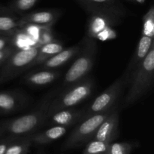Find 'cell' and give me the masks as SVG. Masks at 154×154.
<instances>
[{"label":"cell","mask_w":154,"mask_h":154,"mask_svg":"<svg viewBox=\"0 0 154 154\" xmlns=\"http://www.w3.org/2000/svg\"><path fill=\"white\" fill-rule=\"evenodd\" d=\"M110 143L92 139L87 144L83 154H108Z\"/></svg>","instance_id":"7402d4cb"},{"label":"cell","mask_w":154,"mask_h":154,"mask_svg":"<svg viewBox=\"0 0 154 154\" xmlns=\"http://www.w3.org/2000/svg\"><path fill=\"white\" fill-rule=\"evenodd\" d=\"M129 84V79L123 72L120 78L117 79L111 85L99 95L88 107L83 110V116L80 122L97 113L111 110L121 95L123 88Z\"/></svg>","instance_id":"8992f818"},{"label":"cell","mask_w":154,"mask_h":154,"mask_svg":"<svg viewBox=\"0 0 154 154\" xmlns=\"http://www.w3.org/2000/svg\"><path fill=\"white\" fill-rule=\"evenodd\" d=\"M11 139H6L3 141L0 142V154H5L8 146L11 143Z\"/></svg>","instance_id":"4316f807"},{"label":"cell","mask_w":154,"mask_h":154,"mask_svg":"<svg viewBox=\"0 0 154 154\" xmlns=\"http://www.w3.org/2000/svg\"><path fill=\"white\" fill-rule=\"evenodd\" d=\"M15 51H17V49L14 46H9L0 51V65L2 64L8 58L9 56Z\"/></svg>","instance_id":"d4e9b609"},{"label":"cell","mask_w":154,"mask_h":154,"mask_svg":"<svg viewBox=\"0 0 154 154\" xmlns=\"http://www.w3.org/2000/svg\"><path fill=\"white\" fill-rule=\"evenodd\" d=\"M88 13H100L117 18H124L125 8L118 0H76Z\"/></svg>","instance_id":"9c48e42d"},{"label":"cell","mask_w":154,"mask_h":154,"mask_svg":"<svg viewBox=\"0 0 154 154\" xmlns=\"http://www.w3.org/2000/svg\"><path fill=\"white\" fill-rule=\"evenodd\" d=\"M114 109V107H113L111 110L95 114L78 122L63 143L62 149L68 150L78 147L91 140L99 125Z\"/></svg>","instance_id":"5b68a950"},{"label":"cell","mask_w":154,"mask_h":154,"mask_svg":"<svg viewBox=\"0 0 154 154\" xmlns=\"http://www.w3.org/2000/svg\"><path fill=\"white\" fill-rule=\"evenodd\" d=\"M133 145L128 142L111 143L108 154H130Z\"/></svg>","instance_id":"cb8c5ba5"},{"label":"cell","mask_w":154,"mask_h":154,"mask_svg":"<svg viewBox=\"0 0 154 154\" xmlns=\"http://www.w3.org/2000/svg\"><path fill=\"white\" fill-rule=\"evenodd\" d=\"M128 1L132 2L138 3V4H144L145 0H128Z\"/></svg>","instance_id":"83f0119b"},{"label":"cell","mask_w":154,"mask_h":154,"mask_svg":"<svg viewBox=\"0 0 154 154\" xmlns=\"http://www.w3.org/2000/svg\"><path fill=\"white\" fill-rule=\"evenodd\" d=\"M87 35L91 39L110 41L117 38V33L113 27L121 22V19L100 13H89Z\"/></svg>","instance_id":"ba28073f"},{"label":"cell","mask_w":154,"mask_h":154,"mask_svg":"<svg viewBox=\"0 0 154 154\" xmlns=\"http://www.w3.org/2000/svg\"><path fill=\"white\" fill-rule=\"evenodd\" d=\"M81 42L76 45L70 47V48L63 49L61 51L52 56L49 59L42 63L41 69H51L54 68L60 67L63 65L66 64L67 62L72 60L75 55H78L80 49H81Z\"/></svg>","instance_id":"5bb4252c"},{"label":"cell","mask_w":154,"mask_h":154,"mask_svg":"<svg viewBox=\"0 0 154 154\" xmlns=\"http://www.w3.org/2000/svg\"><path fill=\"white\" fill-rule=\"evenodd\" d=\"M0 34H1V33H0ZM0 36H1V35H0Z\"/></svg>","instance_id":"f546056e"},{"label":"cell","mask_w":154,"mask_h":154,"mask_svg":"<svg viewBox=\"0 0 154 154\" xmlns=\"http://www.w3.org/2000/svg\"><path fill=\"white\" fill-rule=\"evenodd\" d=\"M41 45H34L26 49L17 50L3 63L0 70V82L12 79L23 71L29 69L38 53Z\"/></svg>","instance_id":"52a82bcc"},{"label":"cell","mask_w":154,"mask_h":154,"mask_svg":"<svg viewBox=\"0 0 154 154\" xmlns=\"http://www.w3.org/2000/svg\"><path fill=\"white\" fill-rule=\"evenodd\" d=\"M96 53L97 43L96 39L84 36L81 42V49L78 54V57L65 75L62 84L63 90L88 76L89 72L94 64Z\"/></svg>","instance_id":"3957f363"},{"label":"cell","mask_w":154,"mask_h":154,"mask_svg":"<svg viewBox=\"0 0 154 154\" xmlns=\"http://www.w3.org/2000/svg\"><path fill=\"white\" fill-rule=\"evenodd\" d=\"M153 43V38L141 36V39L138 41L135 52H134L129 64H128L126 69H125L124 73L127 76L128 79H129V82L132 74L134 73L137 67L139 66L140 63L145 58L147 53L150 51V47L152 46Z\"/></svg>","instance_id":"7c38bea8"},{"label":"cell","mask_w":154,"mask_h":154,"mask_svg":"<svg viewBox=\"0 0 154 154\" xmlns=\"http://www.w3.org/2000/svg\"><path fill=\"white\" fill-rule=\"evenodd\" d=\"M9 46H13V45H12V36L0 37V51Z\"/></svg>","instance_id":"484cf974"},{"label":"cell","mask_w":154,"mask_h":154,"mask_svg":"<svg viewBox=\"0 0 154 154\" xmlns=\"http://www.w3.org/2000/svg\"><path fill=\"white\" fill-rule=\"evenodd\" d=\"M82 116L83 110L69 108L54 113L47 121H48L50 125L69 128L72 125L78 123Z\"/></svg>","instance_id":"4fadbf2b"},{"label":"cell","mask_w":154,"mask_h":154,"mask_svg":"<svg viewBox=\"0 0 154 154\" xmlns=\"http://www.w3.org/2000/svg\"><path fill=\"white\" fill-rule=\"evenodd\" d=\"M57 91H51L45 97L38 107L27 114L7 121L2 125V131H6L12 136H29L46 122L48 107Z\"/></svg>","instance_id":"6da1fadb"},{"label":"cell","mask_w":154,"mask_h":154,"mask_svg":"<svg viewBox=\"0 0 154 154\" xmlns=\"http://www.w3.org/2000/svg\"><path fill=\"white\" fill-rule=\"evenodd\" d=\"M7 11V14H0V33L12 36L17 30L22 29L19 18Z\"/></svg>","instance_id":"d6986e66"},{"label":"cell","mask_w":154,"mask_h":154,"mask_svg":"<svg viewBox=\"0 0 154 154\" xmlns=\"http://www.w3.org/2000/svg\"><path fill=\"white\" fill-rule=\"evenodd\" d=\"M30 135L26 136L24 138L20 140H12L6 149L5 154H27L29 151V148L32 145Z\"/></svg>","instance_id":"44dd1931"},{"label":"cell","mask_w":154,"mask_h":154,"mask_svg":"<svg viewBox=\"0 0 154 154\" xmlns=\"http://www.w3.org/2000/svg\"><path fill=\"white\" fill-rule=\"evenodd\" d=\"M142 36L153 38L154 36V7L150 6L143 17Z\"/></svg>","instance_id":"603a6c76"},{"label":"cell","mask_w":154,"mask_h":154,"mask_svg":"<svg viewBox=\"0 0 154 154\" xmlns=\"http://www.w3.org/2000/svg\"><path fill=\"white\" fill-rule=\"evenodd\" d=\"M62 11L59 9H47L24 14L19 18L21 27L26 24H34L41 27H51L61 16Z\"/></svg>","instance_id":"30bf717a"},{"label":"cell","mask_w":154,"mask_h":154,"mask_svg":"<svg viewBox=\"0 0 154 154\" xmlns=\"http://www.w3.org/2000/svg\"><path fill=\"white\" fill-rule=\"evenodd\" d=\"M26 99L15 92H0V113H10L21 108Z\"/></svg>","instance_id":"9a60e30c"},{"label":"cell","mask_w":154,"mask_h":154,"mask_svg":"<svg viewBox=\"0 0 154 154\" xmlns=\"http://www.w3.org/2000/svg\"><path fill=\"white\" fill-rule=\"evenodd\" d=\"M40 0H11L5 8L15 14L23 15L32 8Z\"/></svg>","instance_id":"ffe728a7"},{"label":"cell","mask_w":154,"mask_h":154,"mask_svg":"<svg viewBox=\"0 0 154 154\" xmlns=\"http://www.w3.org/2000/svg\"><path fill=\"white\" fill-rule=\"evenodd\" d=\"M94 87V80L87 76L81 81L62 90L51 101L47 113V119L54 113L66 109L73 108L90 96Z\"/></svg>","instance_id":"277c9868"},{"label":"cell","mask_w":154,"mask_h":154,"mask_svg":"<svg viewBox=\"0 0 154 154\" xmlns=\"http://www.w3.org/2000/svg\"><path fill=\"white\" fill-rule=\"evenodd\" d=\"M63 49V45L59 41L56 40H53L52 42L41 45L37 56L35 58V60L32 62L29 69L32 68L33 66H37V65L42 64L44 62L46 61L48 59H49L50 57L55 55L56 54L61 51Z\"/></svg>","instance_id":"ac0fdd59"},{"label":"cell","mask_w":154,"mask_h":154,"mask_svg":"<svg viewBox=\"0 0 154 154\" xmlns=\"http://www.w3.org/2000/svg\"><path fill=\"white\" fill-rule=\"evenodd\" d=\"M60 76V72L52 69H42L31 72L24 77L27 84L35 86H43L52 83Z\"/></svg>","instance_id":"e0dca14e"},{"label":"cell","mask_w":154,"mask_h":154,"mask_svg":"<svg viewBox=\"0 0 154 154\" xmlns=\"http://www.w3.org/2000/svg\"><path fill=\"white\" fill-rule=\"evenodd\" d=\"M153 75L154 43L129 80L130 85L124 100L125 107L135 104L150 90L153 86Z\"/></svg>","instance_id":"7a4b0ae2"},{"label":"cell","mask_w":154,"mask_h":154,"mask_svg":"<svg viewBox=\"0 0 154 154\" xmlns=\"http://www.w3.org/2000/svg\"><path fill=\"white\" fill-rule=\"evenodd\" d=\"M67 127L54 125L42 132L32 134L30 135V139L32 143L37 144H46L63 137L67 132Z\"/></svg>","instance_id":"2e32d148"},{"label":"cell","mask_w":154,"mask_h":154,"mask_svg":"<svg viewBox=\"0 0 154 154\" xmlns=\"http://www.w3.org/2000/svg\"><path fill=\"white\" fill-rule=\"evenodd\" d=\"M118 127L119 113L117 109L114 108L99 125L93 139L107 143H112L118 135Z\"/></svg>","instance_id":"8fae6325"},{"label":"cell","mask_w":154,"mask_h":154,"mask_svg":"<svg viewBox=\"0 0 154 154\" xmlns=\"http://www.w3.org/2000/svg\"><path fill=\"white\" fill-rule=\"evenodd\" d=\"M0 131H2V130H1V127H0Z\"/></svg>","instance_id":"f1b7e54d"}]
</instances>
